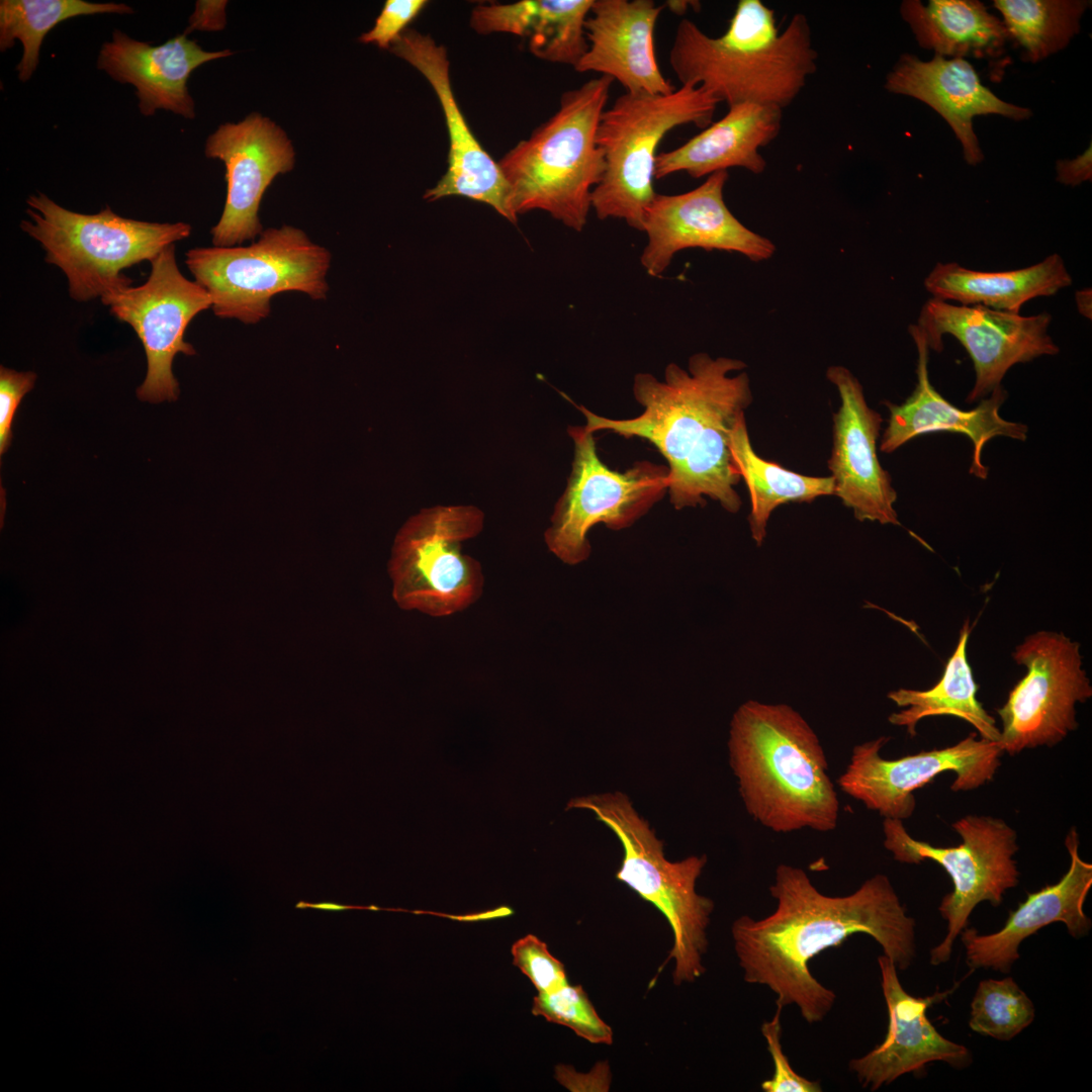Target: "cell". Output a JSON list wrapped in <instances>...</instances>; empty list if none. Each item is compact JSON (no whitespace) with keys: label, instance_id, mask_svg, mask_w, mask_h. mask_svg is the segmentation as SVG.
I'll return each instance as SVG.
<instances>
[{"label":"cell","instance_id":"obj_1","mask_svg":"<svg viewBox=\"0 0 1092 1092\" xmlns=\"http://www.w3.org/2000/svg\"><path fill=\"white\" fill-rule=\"evenodd\" d=\"M769 894L777 902L771 914L757 920L743 915L733 922L735 953L746 983L769 988L777 1006L795 1004L809 1024L822 1021L836 1000L809 969L822 951L864 933L897 969L906 970L915 959V920L885 875L833 897L817 890L804 870L782 863Z\"/></svg>","mask_w":1092,"mask_h":1092},{"label":"cell","instance_id":"obj_2","mask_svg":"<svg viewBox=\"0 0 1092 1092\" xmlns=\"http://www.w3.org/2000/svg\"><path fill=\"white\" fill-rule=\"evenodd\" d=\"M745 363L707 353L690 357L688 368L669 363L664 379L636 374L633 394L643 412L613 420L576 405L589 432L611 431L650 442L665 459L669 500L676 510L704 506L706 497L737 513L740 481L730 451V436L752 402Z\"/></svg>","mask_w":1092,"mask_h":1092},{"label":"cell","instance_id":"obj_3","mask_svg":"<svg viewBox=\"0 0 1092 1092\" xmlns=\"http://www.w3.org/2000/svg\"><path fill=\"white\" fill-rule=\"evenodd\" d=\"M728 749L745 809L760 825L777 833L837 827L839 800L825 752L791 706L742 704L731 720Z\"/></svg>","mask_w":1092,"mask_h":1092},{"label":"cell","instance_id":"obj_4","mask_svg":"<svg viewBox=\"0 0 1092 1092\" xmlns=\"http://www.w3.org/2000/svg\"><path fill=\"white\" fill-rule=\"evenodd\" d=\"M817 59L805 14L796 13L780 31L772 9L760 0H740L719 36L682 19L668 62L681 85L701 86L728 107L754 103L783 110L816 72Z\"/></svg>","mask_w":1092,"mask_h":1092},{"label":"cell","instance_id":"obj_5","mask_svg":"<svg viewBox=\"0 0 1092 1092\" xmlns=\"http://www.w3.org/2000/svg\"><path fill=\"white\" fill-rule=\"evenodd\" d=\"M613 81L601 76L564 92L558 110L497 162L517 216L540 209L576 232L584 229L605 172L596 136Z\"/></svg>","mask_w":1092,"mask_h":1092},{"label":"cell","instance_id":"obj_6","mask_svg":"<svg viewBox=\"0 0 1092 1092\" xmlns=\"http://www.w3.org/2000/svg\"><path fill=\"white\" fill-rule=\"evenodd\" d=\"M571 808L593 812L617 835L624 855L616 879L667 920L673 943L666 962L674 961L673 983L695 982L705 973L702 960L708 948L707 928L714 910L713 900L696 891L706 855L667 860L663 842L623 793L576 797L567 803L566 809Z\"/></svg>","mask_w":1092,"mask_h":1092},{"label":"cell","instance_id":"obj_7","mask_svg":"<svg viewBox=\"0 0 1092 1092\" xmlns=\"http://www.w3.org/2000/svg\"><path fill=\"white\" fill-rule=\"evenodd\" d=\"M719 103L703 87L687 84L669 94L626 92L605 109L596 136L605 159L603 178L592 193L597 217L624 219L643 232L645 213L657 194L653 181L659 144L675 127L709 126Z\"/></svg>","mask_w":1092,"mask_h":1092},{"label":"cell","instance_id":"obj_8","mask_svg":"<svg viewBox=\"0 0 1092 1092\" xmlns=\"http://www.w3.org/2000/svg\"><path fill=\"white\" fill-rule=\"evenodd\" d=\"M21 230L37 241L44 260L66 275L70 296L88 301L129 286L122 271L151 262L166 247L188 238L182 221L150 222L122 217L109 206L94 214L69 210L43 193L30 195Z\"/></svg>","mask_w":1092,"mask_h":1092},{"label":"cell","instance_id":"obj_9","mask_svg":"<svg viewBox=\"0 0 1092 1092\" xmlns=\"http://www.w3.org/2000/svg\"><path fill=\"white\" fill-rule=\"evenodd\" d=\"M331 253L292 225L264 230L251 245L200 247L187 251L185 264L211 298L220 318L255 325L271 312V299L297 291L327 298Z\"/></svg>","mask_w":1092,"mask_h":1092},{"label":"cell","instance_id":"obj_10","mask_svg":"<svg viewBox=\"0 0 1092 1092\" xmlns=\"http://www.w3.org/2000/svg\"><path fill=\"white\" fill-rule=\"evenodd\" d=\"M483 525V512L468 505L435 506L408 518L395 536L388 562L397 606L446 617L474 604L484 576L479 562L462 552V544Z\"/></svg>","mask_w":1092,"mask_h":1092},{"label":"cell","instance_id":"obj_11","mask_svg":"<svg viewBox=\"0 0 1092 1092\" xmlns=\"http://www.w3.org/2000/svg\"><path fill=\"white\" fill-rule=\"evenodd\" d=\"M963 841L958 846H933L913 838L903 822L885 818L884 846L895 860L920 863L935 861L947 873L952 891L938 906L947 922L944 938L930 950V964L946 963L956 938L969 926L975 907L984 901L993 906L1002 903L1004 893L1018 884L1019 872L1013 855L1018 850L1016 831L1003 819L967 815L951 824Z\"/></svg>","mask_w":1092,"mask_h":1092},{"label":"cell","instance_id":"obj_12","mask_svg":"<svg viewBox=\"0 0 1092 1092\" xmlns=\"http://www.w3.org/2000/svg\"><path fill=\"white\" fill-rule=\"evenodd\" d=\"M567 432L573 441L571 471L544 538L550 552L575 565L590 554L587 533L594 526L630 527L664 496L668 470L646 460L623 472L611 469L598 454L593 432L584 426Z\"/></svg>","mask_w":1092,"mask_h":1092},{"label":"cell","instance_id":"obj_13","mask_svg":"<svg viewBox=\"0 0 1092 1092\" xmlns=\"http://www.w3.org/2000/svg\"><path fill=\"white\" fill-rule=\"evenodd\" d=\"M1012 657L1026 674L997 709L1003 752L1053 747L1078 728L1076 704L1092 697L1080 644L1062 632L1037 631L1018 644Z\"/></svg>","mask_w":1092,"mask_h":1092},{"label":"cell","instance_id":"obj_14","mask_svg":"<svg viewBox=\"0 0 1092 1092\" xmlns=\"http://www.w3.org/2000/svg\"><path fill=\"white\" fill-rule=\"evenodd\" d=\"M175 250V244L170 245L151 261L150 276L142 285L121 287L100 298L142 342L148 368L136 395L152 403L177 399L174 358L178 353H196L184 340L185 331L195 315L211 307L207 291L180 272Z\"/></svg>","mask_w":1092,"mask_h":1092},{"label":"cell","instance_id":"obj_15","mask_svg":"<svg viewBox=\"0 0 1092 1092\" xmlns=\"http://www.w3.org/2000/svg\"><path fill=\"white\" fill-rule=\"evenodd\" d=\"M890 737L858 744L837 784L842 792L884 818L905 820L916 807L914 791L942 772L952 771L953 792L972 791L991 782L1001 764L1003 750L996 741L969 736L940 749L920 751L897 759L880 754Z\"/></svg>","mask_w":1092,"mask_h":1092},{"label":"cell","instance_id":"obj_16","mask_svg":"<svg viewBox=\"0 0 1092 1092\" xmlns=\"http://www.w3.org/2000/svg\"><path fill=\"white\" fill-rule=\"evenodd\" d=\"M1051 322L1048 312L1023 316L932 297L924 303L917 326L929 349L940 352L942 337L950 335L967 350L975 370L967 401L974 402L1001 385L1013 365L1059 353L1048 333Z\"/></svg>","mask_w":1092,"mask_h":1092},{"label":"cell","instance_id":"obj_17","mask_svg":"<svg viewBox=\"0 0 1092 1092\" xmlns=\"http://www.w3.org/2000/svg\"><path fill=\"white\" fill-rule=\"evenodd\" d=\"M204 153L225 167L226 197L210 231L213 246L255 240L264 231L259 219L263 195L276 176L294 166L291 141L274 121L254 112L237 123L219 125L207 138Z\"/></svg>","mask_w":1092,"mask_h":1092},{"label":"cell","instance_id":"obj_18","mask_svg":"<svg viewBox=\"0 0 1092 1092\" xmlns=\"http://www.w3.org/2000/svg\"><path fill=\"white\" fill-rule=\"evenodd\" d=\"M728 177L719 171L691 191L655 195L645 213L648 242L640 258L648 275L660 276L673 256L689 248L736 252L754 262L772 256V242L746 228L727 207Z\"/></svg>","mask_w":1092,"mask_h":1092},{"label":"cell","instance_id":"obj_19","mask_svg":"<svg viewBox=\"0 0 1092 1092\" xmlns=\"http://www.w3.org/2000/svg\"><path fill=\"white\" fill-rule=\"evenodd\" d=\"M389 51L415 67L433 88L444 113L449 138L448 167L424 198L435 201L451 195L463 196L493 207L516 223L510 185L497 162L471 131L453 92L447 50L429 35L405 29Z\"/></svg>","mask_w":1092,"mask_h":1092},{"label":"cell","instance_id":"obj_20","mask_svg":"<svg viewBox=\"0 0 1092 1092\" xmlns=\"http://www.w3.org/2000/svg\"><path fill=\"white\" fill-rule=\"evenodd\" d=\"M826 376L840 397L839 410L833 415V446L828 460L833 494L860 522L898 526L894 508L897 492L877 452L883 419L868 405L861 384L847 368L831 366Z\"/></svg>","mask_w":1092,"mask_h":1092},{"label":"cell","instance_id":"obj_21","mask_svg":"<svg viewBox=\"0 0 1092 1092\" xmlns=\"http://www.w3.org/2000/svg\"><path fill=\"white\" fill-rule=\"evenodd\" d=\"M878 964L888 1009V1031L881 1044L849 1062L861 1086L878 1090L905 1074L923 1071L933 1062L967 1068L973 1060L970 1050L942 1036L927 1017L929 1006L948 992L914 997L902 987L897 968L887 956H880Z\"/></svg>","mask_w":1092,"mask_h":1092},{"label":"cell","instance_id":"obj_22","mask_svg":"<svg viewBox=\"0 0 1092 1092\" xmlns=\"http://www.w3.org/2000/svg\"><path fill=\"white\" fill-rule=\"evenodd\" d=\"M917 348V383L912 394L901 404L886 401L890 417L880 450L892 453L908 441L933 432H952L967 436L973 444L970 473L985 479L988 467L983 464L985 445L996 437L1025 441L1027 427L1003 419L1000 407L1007 391L999 385L978 406L964 411L946 400L931 384L928 374L929 348L917 325L909 328Z\"/></svg>","mask_w":1092,"mask_h":1092},{"label":"cell","instance_id":"obj_23","mask_svg":"<svg viewBox=\"0 0 1092 1092\" xmlns=\"http://www.w3.org/2000/svg\"><path fill=\"white\" fill-rule=\"evenodd\" d=\"M1065 845L1070 854V867L1058 883L1028 893L1026 899L1009 912L998 931L981 934L973 927H966L961 932L966 963L972 970L1009 973L1019 959L1020 943L1055 922H1063L1073 937L1088 934L1092 924L1083 905L1092 886V864L1079 854V835L1075 827L1070 828Z\"/></svg>","mask_w":1092,"mask_h":1092},{"label":"cell","instance_id":"obj_24","mask_svg":"<svg viewBox=\"0 0 1092 1092\" xmlns=\"http://www.w3.org/2000/svg\"><path fill=\"white\" fill-rule=\"evenodd\" d=\"M885 89L918 99L938 112L961 142L966 162L973 166L984 159L973 129L975 116L999 114L1023 120L1032 115L1028 108L997 97L981 83L974 67L962 58L935 55L929 61H922L903 54L886 76Z\"/></svg>","mask_w":1092,"mask_h":1092},{"label":"cell","instance_id":"obj_25","mask_svg":"<svg viewBox=\"0 0 1092 1092\" xmlns=\"http://www.w3.org/2000/svg\"><path fill=\"white\" fill-rule=\"evenodd\" d=\"M662 9L652 0H594L584 24L588 49L574 70L610 77L630 93L673 92L654 49Z\"/></svg>","mask_w":1092,"mask_h":1092},{"label":"cell","instance_id":"obj_26","mask_svg":"<svg viewBox=\"0 0 1092 1092\" xmlns=\"http://www.w3.org/2000/svg\"><path fill=\"white\" fill-rule=\"evenodd\" d=\"M232 54L230 50L204 51L184 33L153 46L115 29L111 40L100 49L97 68L113 80L135 88L144 116L162 109L194 118V101L187 88L191 73L205 63Z\"/></svg>","mask_w":1092,"mask_h":1092},{"label":"cell","instance_id":"obj_27","mask_svg":"<svg viewBox=\"0 0 1092 1092\" xmlns=\"http://www.w3.org/2000/svg\"><path fill=\"white\" fill-rule=\"evenodd\" d=\"M728 112L684 145L657 154L655 179L677 172L693 178L710 176L729 168L760 174L766 161L760 148L780 133L783 110L754 103L728 107Z\"/></svg>","mask_w":1092,"mask_h":1092},{"label":"cell","instance_id":"obj_28","mask_svg":"<svg viewBox=\"0 0 1092 1092\" xmlns=\"http://www.w3.org/2000/svg\"><path fill=\"white\" fill-rule=\"evenodd\" d=\"M594 0H522L476 5L470 26L480 34L507 32L528 39L538 59L573 68L588 49L585 20Z\"/></svg>","mask_w":1092,"mask_h":1092},{"label":"cell","instance_id":"obj_29","mask_svg":"<svg viewBox=\"0 0 1092 1092\" xmlns=\"http://www.w3.org/2000/svg\"><path fill=\"white\" fill-rule=\"evenodd\" d=\"M1072 282L1062 257L1053 254L1032 266L1000 272L971 270L953 262L937 263L924 286L940 300L1019 313L1028 300L1054 295Z\"/></svg>","mask_w":1092,"mask_h":1092},{"label":"cell","instance_id":"obj_30","mask_svg":"<svg viewBox=\"0 0 1092 1092\" xmlns=\"http://www.w3.org/2000/svg\"><path fill=\"white\" fill-rule=\"evenodd\" d=\"M900 14L918 44L935 55L992 60L1005 52L1002 20L977 0H904Z\"/></svg>","mask_w":1092,"mask_h":1092},{"label":"cell","instance_id":"obj_31","mask_svg":"<svg viewBox=\"0 0 1092 1092\" xmlns=\"http://www.w3.org/2000/svg\"><path fill=\"white\" fill-rule=\"evenodd\" d=\"M970 633V623L966 621L956 649L934 687L925 691L902 688L888 694V698L898 707L905 708L889 716L891 724L905 727L907 733L914 737L916 725L923 718L953 716L970 723L981 738L999 741L1000 730L994 717L977 699L978 685L967 656Z\"/></svg>","mask_w":1092,"mask_h":1092},{"label":"cell","instance_id":"obj_32","mask_svg":"<svg viewBox=\"0 0 1092 1092\" xmlns=\"http://www.w3.org/2000/svg\"><path fill=\"white\" fill-rule=\"evenodd\" d=\"M730 451L735 470L749 491L748 522L757 546L763 543L767 521L779 506L811 503L819 496L833 494L831 476L800 474L759 457L751 446L745 417L731 432Z\"/></svg>","mask_w":1092,"mask_h":1092},{"label":"cell","instance_id":"obj_33","mask_svg":"<svg viewBox=\"0 0 1092 1092\" xmlns=\"http://www.w3.org/2000/svg\"><path fill=\"white\" fill-rule=\"evenodd\" d=\"M131 14L124 3H92L84 0H1L0 51L16 40L23 52L16 66L18 79L28 81L35 72L42 41L50 30L73 17L94 14Z\"/></svg>","mask_w":1092,"mask_h":1092},{"label":"cell","instance_id":"obj_34","mask_svg":"<svg viewBox=\"0 0 1092 1092\" xmlns=\"http://www.w3.org/2000/svg\"><path fill=\"white\" fill-rule=\"evenodd\" d=\"M1087 0H994L1008 39L1018 44L1026 60L1041 61L1066 48L1080 31Z\"/></svg>","mask_w":1092,"mask_h":1092},{"label":"cell","instance_id":"obj_35","mask_svg":"<svg viewBox=\"0 0 1092 1092\" xmlns=\"http://www.w3.org/2000/svg\"><path fill=\"white\" fill-rule=\"evenodd\" d=\"M1032 1001L1017 983L1006 977L981 981L971 1003L970 1028L982 1035L1006 1041L1034 1019Z\"/></svg>","mask_w":1092,"mask_h":1092},{"label":"cell","instance_id":"obj_36","mask_svg":"<svg viewBox=\"0 0 1092 1092\" xmlns=\"http://www.w3.org/2000/svg\"><path fill=\"white\" fill-rule=\"evenodd\" d=\"M532 1013L572 1029L578 1036L596 1044H611L613 1030L596 1011L580 985L566 983L550 992L538 993Z\"/></svg>","mask_w":1092,"mask_h":1092},{"label":"cell","instance_id":"obj_37","mask_svg":"<svg viewBox=\"0 0 1092 1092\" xmlns=\"http://www.w3.org/2000/svg\"><path fill=\"white\" fill-rule=\"evenodd\" d=\"M512 954L513 964L530 979L538 993L550 992L568 983L563 964L535 935L528 934L516 941Z\"/></svg>","mask_w":1092,"mask_h":1092},{"label":"cell","instance_id":"obj_38","mask_svg":"<svg viewBox=\"0 0 1092 1092\" xmlns=\"http://www.w3.org/2000/svg\"><path fill=\"white\" fill-rule=\"evenodd\" d=\"M782 1010L783 1007L777 1006L774 1017L761 1024V1033L766 1040L775 1070L771 1078L763 1081L760 1087L764 1092H821L822 1088L819 1081L809 1080L799 1075L793 1070L783 1052L781 1043Z\"/></svg>","mask_w":1092,"mask_h":1092},{"label":"cell","instance_id":"obj_39","mask_svg":"<svg viewBox=\"0 0 1092 1092\" xmlns=\"http://www.w3.org/2000/svg\"><path fill=\"white\" fill-rule=\"evenodd\" d=\"M428 4L426 0H387L373 27L359 37L363 43L387 49Z\"/></svg>","mask_w":1092,"mask_h":1092},{"label":"cell","instance_id":"obj_40","mask_svg":"<svg viewBox=\"0 0 1092 1092\" xmlns=\"http://www.w3.org/2000/svg\"><path fill=\"white\" fill-rule=\"evenodd\" d=\"M36 374L32 371H16L0 367V454L9 448L12 440V424L17 407L34 386Z\"/></svg>","mask_w":1092,"mask_h":1092},{"label":"cell","instance_id":"obj_41","mask_svg":"<svg viewBox=\"0 0 1092 1092\" xmlns=\"http://www.w3.org/2000/svg\"><path fill=\"white\" fill-rule=\"evenodd\" d=\"M225 5L226 1H197L195 11L189 19V26L184 34L194 29H222L225 24Z\"/></svg>","mask_w":1092,"mask_h":1092},{"label":"cell","instance_id":"obj_42","mask_svg":"<svg viewBox=\"0 0 1092 1092\" xmlns=\"http://www.w3.org/2000/svg\"><path fill=\"white\" fill-rule=\"evenodd\" d=\"M1057 180L1065 185L1076 186L1092 177L1091 144L1080 156L1072 160L1057 161Z\"/></svg>","mask_w":1092,"mask_h":1092},{"label":"cell","instance_id":"obj_43","mask_svg":"<svg viewBox=\"0 0 1092 1092\" xmlns=\"http://www.w3.org/2000/svg\"><path fill=\"white\" fill-rule=\"evenodd\" d=\"M513 913H514V911H513V909L511 907L502 906V907H498L496 909L488 910V911H485V912H480V913H477V914H469V915H463V916H454V915H443V916L449 917V918L454 919V920H459V921H479V920H488V919H494V918H499V917H507V916L512 915Z\"/></svg>","mask_w":1092,"mask_h":1092},{"label":"cell","instance_id":"obj_44","mask_svg":"<svg viewBox=\"0 0 1092 1092\" xmlns=\"http://www.w3.org/2000/svg\"><path fill=\"white\" fill-rule=\"evenodd\" d=\"M663 5L664 7H668L671 12L678 15L685 14L689 10V8H693L696 10H699L700 8V2L687 0H669L666 1Z\"/></svg>","mask_w":1092,"mask_h":1092},{"label":"cell","instance_id":"obj_45","mask_svg":"<svg viewBox=\"0 0 1092 1092\" xmlns=\"http://www.w3.org/2000/svg\"><path fill=\"white\" fill-rule=\"evenodd\" d=\"M1089 291L1090 290L1086 289V290L1078 291L1077 294H1076L1077 305L1079 307V311L1081 313H1083L1084 315H1086V316H1088V310H1089L1088 305L1086 303H1088V299H1091V294L1089 293V295H1088ZM1089 312H1090V310H1089Z\"/></svg>","mask_w":1092,"mask_h":1092}]
</instances>
